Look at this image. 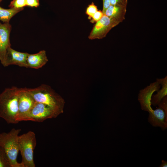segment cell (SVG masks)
<instances>
[{
  "mask_svg": "<svg viewBox=\"0 0 167 167\" xmlns=\"http://www.w3.org/2000/svg\"><path fill=\"white\" fill-rule=\"evenodd\" d=\"M149 113L148 122L153 126L159 127L162 130L167 128V113L161 107L158 106Z\"/></svg>",
  "mask_w": 167,
  "mask_h": 167,
  "instance_id": "8fae6325",
  "label": "cell"
},
{
  "mask_svg": "<svg viewBox=\"0 0 167 167\" xmlns=\"http://www.w3.org/2000/svg\"><path fill=\"white\" fill-rule=\"evenodd\" d=\"M103 15L104 14L102 11L98 10L92 17L91 22H97L101 18Z\"/></svg>",
  "mask_w": 167,
  "mask_h": 167,
  "instance_id": "ffe728a7",
  "label": "cell"
},
{
  "mask_svg": "<svg viewBox=\"0 0 167 167\" xmlns=\"http://www.w3.org/2000/svg\"><path fill=\"white\" fill-rule=\"evenodd\" d=\"M160 85L156 81L151 83L149 85L139 91L138 100L142 110L149 113L153 111V109L151 107L152 97L153 93L160 89Z\"/></svg>",
  "mask_w": 167,
  "mask_h": 167,
  "instance_id": "ba28073f",
  "label": "cell"
},
{
  "mask_svg": "<svg viewBox=\"0 0 167 167\" xmlns=\"http://www.w3.org/2000/svg\"><path fill=\"white\" fill-rule=\"evenodd\" d=\"M48 61L45 50L35 54H28L26 59L27 68L38 69L45 65Z\"/></svg>",
  "mask_w": 167,
  "mask_h": 167,
  "instance_id": "7c38bea8",
  "label": "cell"
},
{
  "mask_svg": "<svg viewBox=\"0 0 167 167\" xmlns=\"http://www.w3.org/2000/svg\"><path fill=\"white\" fill-rule=\"evenodd\" d=\"M18 142L22 157L21 163L23 167H35L34 151L36 143L35 133L30 131L19 135Z\"/></svg>",
  "mask_w": 167,
  "mask_h": 167,
  "instance_id": "277c9868",
  "label": "cell"
},
{
  "mask_svg": "<svg viewBox=\"0 0 167 167\" xmlns=\"http://www.w3.org/2000/svg\"><path fill=\"white\" fill-rule=\"evenodd\" d=\"M102 1L103 7L102 11L104 14L106 9L110 5V0H102Z\"/></svg>",
  "mask_w": 167,
  "mask_h": 167,
  "instance_id": "7402d4cb",
  "label": "cell"
},
{
  "mask_svg": "<svg viewBox=\"0 0 167 167\" xmlns=\"http://www.w3.org/2000/svg\"><path fill=\"white\" fill-rule=\"evenodd\" d=\"M23 9L13 8L6 9L0 6V21L4 23H9L10 20L13 17Z\"/></svg>",
  "mask_w": 167,
  "mask_h": 167,
  "instance_id": "9a60e30c",
  "label": "cell"
},
{
  "mask_svg": "<svg viewBox=\"0 0 167 167\" xmlns=\"http://www.w3.org/2000/svg\"><path fill=\"white\" fill-rule=\"evenodd\" d=\"M28 90L36 102L49 106L58 114L62 111L64 100L49 86L42 84Z\"/></svg>",
  "mask_w": 167,
  "mask_h": 167,
  "instance_id": "3957f363",
  "label": "cell"
},
{
  "mask_svg": "<svg viewBox=\"0 0 167 167\" xmlns=\"http://www.w3.org/2000/svg\"><path fill=\"white\" fill-rule=\"evenodd\" d=\"M20 129H12L8 133L0 134V148L4 153L11 167H23L17 161L19 151V134Z\"/></svg>",
  "mask_w": 167,
  "mask_h": 167,
  "instance_id": "7a4b0ae2",
  "label": "cell"
},
{
  "mask_svg": "<svg viewBox=\"0 0 167 167\" xmlns=\"http://www.w3.org/2000/svg\"><path fill=\"white\" fill-rule=\"evenodd\" d=\"M97 11V6L94 4L93 2H92L87 7L86 13L88 16L89 18H91Z\"/></svg>",
  "mask_w": 167,
  "mask_h": 167,
  "instance_id": "e0dca14e",
  "label": "cell"
},
{
  "mask_svg": "<svg viewBox=\"0 0 167 167\" xmlns=\"http://www.w3.org/2000/svg\"><path fill=\"white\" fill-rule=\"evenodd\" d=\"M19 92V88L13 87L0 94V117L9 124L18 123Z\"/></svg>",
  "mask_w": 167,
  "mask_h": 167,
  "instance_id": "6da1fadb",
  "label": "cell"
},
{
  "mask_svg": "<svg viewBox=\"0 0 167 167\" xmlns=\"http://www.w3.org/2000/svg\"><path fill=\"white\" fill-rule=\"evenodd\" d=\"M26 6V0H13L9 5L10 8L17 9H24Z\"/></svg>",
  "mask_w": 167,
  "mask_h": 167,
  "instance_id": "2e32d148",
  "label": "cell"
},
{
  "mask_svg": "<svg viewBox=\"0 0 167 167\" xmlns=\"http://www.w3.org/2000/svg\"><path fill=\"white\" fill-rule=\"evenodd\" d=\"M0 167H11L5 155L0 148Z\"/></svg>",
  "mask_w": 167,
  "mask_h": 167,
  "instance_id": "ac0fdd59",
  "label": "cell"
},
{
  "mask_svg": "<svg viewBox=\"0 0 167 167\" xmlns=\"http://www.w3.org/2000/svg\"><path fill=\"white\" fill-rule=\"evenodd\" d=\"M126 11V7L110 5L104 14L115 19L120 23L124 20Z\"/></svg>",
  "mask_w": 167,
  "mask_h": 167,
  "instance_id": "4fadbf2b",
  "label": "cell"
},
{
  "mask_svg": "<svg viewBox=\"0 0 167 167\" xmlns=\"http://www.w3.org/2000/svg\"><path fill=\"white\" fill-rule=\"evenodd\" d=\"M120 23L115 19L104 14L101 18L96 22L89 36L90 40L101 39L105 37L113 28Z\"/></svg>",
  "mask_w": 167,
  "mask_h": 167,
  "instance_id": "8992f818",
  "label": "cell"
},
{
  "mask_svg": "<svg viewBox=\"0 0 167 167\" xmlns=\"http://www.w3.org/2000/svg\"><path fill=\"white\" fill-rule=\"evenodd\" d=\"M11 25L9 23L2 24L0 22V60L3 65L7 49L11 46L10 40Z\"/></svg>",
  "mask_w": 167,
  "mask_h": 167,
  "instance_id": "9c48e42d",
  "label": "cell"
},
{
  "mask_svg": "<svg viewBox=\"0 0 167 167\" xmlns=\"http://www.w3.org/2000/svg\"><path fill=\"white\" fill-rule=\"evenodd\" d=\"M26 6L31 7H37L40 5L39 0H26Z\"/></svg>",
  "mask_w": 167,
  "mask_h": 167,
  "instance_id": "44dd1931",
  "label": "cell"
},
{
  "mask_svg": "<svg viewBox=\"0 0 167 167\" xmlns=\"http://www.w3.org/2000/svg\"><path fill=\"white\" fill-rule=\"evenodd\" d=\"M160 167H167V162L164 160H162L161 161V164L159 166Z\"/></svg>",
  "mask_w": 167,
  "mask_h": 167,
  "instance_id": "603a6c76",
  "label": "cell"
},
{
  "mask_svg": "<svg viewBox=\"0 0 167 167\" xmlns=\"http://www.w3.org/2000/svg\"><path fill=\"white\" fill-rule=\"evenodd\" d=\"M2 0H0V2L2 1Z\"/></svg>",
  "mask_w": 167,
  "mask_h": 167,
  "instance_id": "cb8c5ba5",
  "label": "cell"
},
{
  "mask_svg": "<svg viewBox=\"0 0 167 167\" xmlns=\"http://www.w3.org/2000/svg\"><path fill=\"white\" fill-rule=\"evenodd\" d=\"M156 81L162 86L161 89L157 91L156 94L152 95L151 103L154 106L157 105L167 95V76L161 79H157Z\"/></svg>",
  "mask_w": 167,
  "mask_h": 167,
  "instance_id": "5bb4252c",
  "label": "cell"
},
{
  "mask_svg": "<svg viewBox=\"0 0 167 167\" xmlns=\"http://www.w3.org/2000/svg\"><path fill=\"white\" fill-rule=\"evenodd\" d=\"M110 5L127 7L128 0H110Z\"/></svg>",
  "mask_w": 167,
  "mask_h": 167,
  "instance_id": "d6986e66",
  "label": "cell"
},
{
  "mask_svg": "<svg viewBox=\"0 0 167 167\" xmlns=\"http://www.w3.org/2000/svg\"><path fill=\"white\" fill-rule=\"evenodd\" d=\"M28 53L21 52L12 49L11 46L7 49L4 66L15 65L20 67H27L26 59Z\"/></svg>",
  "mask_w": 167,
  "mask_h": 167,
  "instance_id": "30bf717a",
  "label": "cell"
},
{
  "mask_svg": "<svg viewBox=\"0 0 167 167\" xmlns=\"http://www.w3.org/2000/svg\"><path fill=\"white\" fill-rule=\"evenodd\" d=\"M59 114L49 106L36 102L28 115L26 121L41 122L55 117Z\"/></svg>",
  "mask_w": 167,
  "mask_h": 167,
  "instance_id": "52a82bcc",
  "label": "cell"
},
{
  "mask_svg": "<svg viewBox=\"0 0 167 167\" xmlns=\"http://www.w3.org/2000/svg\"><path fill=\"white\" fill-rule=\"evenodd\" d=\"M36 102L28 88H19L17 118L18 122L26 121L28 115Z\"/></svg>",
  "mask_w": 167,
  "mask_h": 167,
  "instance_id": "5b68a950",
  "label": "cell"
}]
</instances>
